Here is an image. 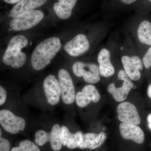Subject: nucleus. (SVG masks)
I'll list each match as a JSON object with an SVG mask.
<instances>
[{"label":"nucleus","instance_id":"nucleus-23","mask_svg":"<svg viewBox=\"0 0 151 151\" xmlns=\"http://www.w3.org/2000/svg\"><path fill=\"white\" fill-rule=\"evenodd\" d=\"M143 62L145 67L147 69L151 67V46L143 58Z\"/></svg>","mask_w":151,"mask_h":151},{"label":"nucleus","instance_id":"nucleus-28","mask_svg":"<svg viewBox=\"0 0 151 151\" xmlns=\"http://www.w3.org/2000/svg\"><path fill=\"white\" fill-rule=\"evenodd\" d=\"M148 95L149 97L151 98V84L149 85L148 88Z\"/></svg>","mask_w":151,"mask_h":151},{"label":"nucleus","instance_id":"nucleus-16","mask_svg":"<svg viewBox=\"0 0 151 151\" xmlns=\"http://www.w3.org/2000/svg\"><path fill=\"white\" fill-rule=\"evenodd\" d=\"M97 60L99 63V69L100 75L103 77L112 76L115 72V68L111 61V54L107 49L101 50L98 55Z\"/></svg>","mask_w":151,"mask_h":151},{"label":"nucleus","instance_id":"nucleus-22","mask_svg":"<svg viewBox=\"0 0 151 151\" xmlns=\"http://www.w3.org/2000/svg\"><path fill=\"white\" fill-rule=\"evenodd\" d=\"M11 145L9 141L2 137L1 130L0 129V151H10Z\"/></svg>","mask_w":151,"mask_h":151},{"label":"nucleus","instance_id":"nucleus-7","mask_svg":"<svg viewBox=\"0 0 151 151\" xmlns=\"http://www.w3.org/2000/svg\"><path fill=\"white\" fill-rule=\"evenodd\" d=\"M118 74L122 79V86H116L114 83H111L108 86V90L116 102H121L126 100L130 91L134 87V84L129 78L125 70H120Z\"/></svg>","mask_w":151,"mask_h":151},{"label":"nucleus","instance_id":"nucleus-12","mask_svg":"<svg viewBox=\"0 0 151 151\" xmlns=\"http://www.w3.org/2000/svg\"><path fill=\"white\" fill-rule=\"evenodd\" d=\"M122 62L125 71L129 78L134 81H137L141 77L140 70L144 68L143 63L139 56L132 57L125 55L122 57Z\"/></svg>","mask_w":151,"mask_h":151},{"label":"nucleus","instance_id":"nucleus-17","mask_svg":"<svg viewBox=\"0 0 151 151\" xmlns=\"http://www.w3.org/2000/svg\"><path fill=\"white\" fill-rule=\"evenodd\" d=\"M47 0H21L11 10L10 16L14 18L20 14L32 10L43 5Z\"/></svg>","mask_w":151,"mask_h":151},{"label":"nucleus","instance_id":"nucleus-5","mask_svg":"<svg viewBox=\"0 0 151 151\" xmlns=\"http://www.w3.org/2000/svg\"><path fill=\"white\" fill-rule=\"evenodd\" d=\"M72 69L75 75L83 77L87 83L94 84L100 81L99 67L94 63L77 62L73 64Z\"/></svg>","mask_w":151,"mask_h":151},{"label":"nucleus","instance_id":"nucleus-10","mask_svg":"<svg viewBox=\"0 0 151 151\" xmlns=\"http://www.w3.org/2000/svg\"><path fill=\"white\" fill-rule=\"evenodd\" d=\"M43 88L47 103L52 105L58 104L61 96V89L59 81L55 76H47L43 82Z\"/></svg>","mask_w":151,"mask_h":151},{"label":"nucleus","instance_id":"nucleus-8","mask_svg":"<svg viewBox=\"0 0 151 151\" xmlns=\"http://www.w3.org/2000/svg\"><path fill=\"white\" fill-rule=\"evenodd\" d=\"M118 119L122 123L139 125L141 119L137 108L134 104L125 102L119 104L117 108Z\"/></svg>","mask_w":151,"mask_h":151},{"label":"nucleus","instance_id":"nucleus-14","mask_svg":"<svg viewBox=\"0 0 151 151\" xmlns=\"http://www.w3.org/2000/svg\"><path fill=\"white\" fill-rule=\"evenodd\" d=\"M119 130L123 139L132 140L137 144H142L145 139L144 132L138 125L122 123Z\"/></svg>","mask_w":151,"mask_h":151},{"label":"nucleus","instance_id":"nucleus-15","mask_svg":"<svg viewBox=\"0 0 151 151\" xmlns=\"http://www.w3.org/2000/svg\"><path fill=\"white\" fill-rule=\"evenodd\" d=\"M107 139V135L102 132L99 134L88 133L83 134L82 140L79 148L81 149L94 150L99 147Z\"/></svg>","mask_w":151,"mask_h":151},{"label":"nucleus","instance_id":"nucleus-11","mask_svg":"<svg viewBox=\"0 0 151 151\" xmlns=\"http://www.w3.org/2000/svg\"><path fill=\"white\" fill-rule=\"evenodd\" d=\"M90 45L86 36L78 34L64 46V50L71 56L77 57L88 51Z\"/></svg>","mask_w":151,"mask_h":151},{"label":"nucleus","instance_id":"nucleus-1","mask_svg":"<svg viewBox=\"0 0 151 151\" xmlns=\"http://www.w3.org/2000/svg\"><path fill=\"white\" fill-rule=\"evenodd\" d=\"M61 47L60 40L52 37L38 45L33 52L31 58L32 67L35 70H42L50 64L51 60Z\"/></svg>","mask_w":151,"mask_h":151},{"label":"nucleus","instance_id":"nucleus-2","mask_svg":"<svg viewBox=\"0 0 151 151\" xmlns=\"http://www.w3.org/2000/svg\"><path fill=\"white\" fill-rule=\"evenodd\" d=\"M28 41L23 35L14 37L10 41L4 57L3 61L6 65L19 68L24 65L26 60V55L22 52V49L26 47Z\"/></svg>","mask_w":151,"mask_h":151},{"label":"nucleus","instance_id":"nucleus-13","mask_svg":"<svg viewBox=\"0 0 151 151\" xmlns=\"http://www.w3.org/2000/svg\"><path fill=\"white\" fill-rule=\"evenodd\" d=\"M100 98V94L96 87L89 84L84 86L81 92L76 94L75 101L78 107L85 108L92 102L98 103Z\"/></svg>","mask_w":151,"mask_h":151},{"label":"nucleus","instance_id":"nucleus-25","mask_svg":"<svg viewBox=\"0 0 151 151\" xmlns=\"http://www.w3.org/2000/svg\"><path fill=\"white\" fill-rule=\"evenodd\" d=\"M121 1L124 4H132L136 1L137 0H121Z\"/></svg>","mask_w":151,"mask_h":151},{"label":"nucleus","instance_id":"nucleus-21","mask_svg":"<svg viewBox=\"0 0 151 151\" xmlns=\"http://www.w3.org/2000/svg\"><path fill=\"white\" fill-rule=\"evenodd\" d=\"M10 151H40L39 148L34 143L29 140L22 141L18 147H14Z\"/></svg>","mask_w":151,"mask_h":151},{"label":"nucleus","instance_id":"nucleus-6","mask_svg":"<svg viewBox=\"0 0 151 151\" xmlns=\"http://www.w3.org/2000/svg\"><path fill=\"white\" fill-rule=\"evenodd\" d=\"M58 77L63 102L67 105L72 104L75 101L76 94L71 76L67 70L61 69L58 72Z\"/></svg>","mask_w":151,"mask_h":151},{"label":"nucleus","instance_id":"nucleus-19","mask_svg":"<svg viewBox=\"0 0 151 151\" xmlns=\"http://www.w3.org/2000/svg\"><path fill=\"white\" fill-rule=\"evenodd\" d=\"M77 1V0H58V2L55 3L53 7L55 14L62 19L69 18Z\"/></svg>","mask_w":151,"mask_h":151},{"label":"nucleus","instance_id":"nucleus-29","mask_svg":"<svg viewBox=\"0 0 151 151\" xmlns=\"http://www.w3.org/2000/svg\"><path fill=\"white\" fill-rule=\"evenodd\" d=\"M149 1H150V2H151V0H149Z\"/></svg>","mask_w":151,"mask_h":151},{"label":"nucleus","instance_id":"nucleus-18","mask_svg":"<svg viewBox=\"0 0 151 151\" xmlns=\"http://www.w3.org/2000/svg\"><path fill=\"white\" fill-rule=\"evenodd\" d=\"M62 135L63 145L66 146L68 148L73 149L79 147L81 142L83 134L81 132L72 134L68 129L64 126L60 127Z\"/></svg>","mask_w":151,"mask_h":151},{"label":"nucleus","instance_id":"nucleus-3","mask_svg":"<svg viewBox=\"0 0 151 151\" xmlns=\"http://www.w3.org/2000/svg\"><path fill=\"white\" fill-rule=\"evenodd\" d=\"M44 17V15L41 11H28L14 18L10 26L12 29L17 31L30 29L39 23Z\"/></svg>","mask_w":151,"mask_h":151},{"label":"nucleus","instance_id":"nucleus-20","mask_svg":"<svg viewBox=\"0 0 151 151\" xmlns=\"http://www.w3.org/2000/svg\"><path fill=\"white\" fill-rule=\"evenodd\" d=\"M137 35L142 43L151 45V23L147 20L142 22L138 28Z\"/></svg>","mask_w":151,"mask_h":151},{"label":"nucleus","instance_id":"nucleus-26","mask_svg":"<svg viewBox=\"0 0 151 151\" xmlns=\"http://www.w3.org/2000/svg\"><path fill=\"white\" fill-rule=\"evenodd\" d=\"M6 2L10 4H14L18 3L21 0H4Z\"/></svg>","mask_w":151,"mask_h":151},{"label":"nucleus","instance_id":"nucleus-27","mask_svg":"<svg viewBox=\"0 0 151 151\" xmlns=\"http://www.w3.org/2000/svg\"><path fill=\"white\" fill-rule=\"evenodd\" d=\"M147 120L149 123V128L151 129V113L148 116Z\"/></svg>","mask_w":151,"mask_h":151},{"label":"nucleus","instance_id":"nucleus-9","mask_svg":"<svg viewBox=\"0 0 151 151\" xmlns=\"http://www.w3.org/2000/svg\"><path fill=\"white\" fill-rule=\"evenodd\" d=\"M38 139L41 144L43 145L49 142L52 149L54 151H59L62 148V135L60 127L58 124L53 125L50 132H47L43 130H40Z\"/></svg>","mask_w":151,"mask_h":151},{"label":"nucleus","instance_id":"nucleus-4","mask_svg":"<svg viewBox=\"0 0 151 151\" xmlns=\"http://www.w3.org/2000/svg\"><path fill=\"white\" fill-rule=\"evenodd\" d=\"M0 124L6 132L15 134L24 130L26 122L23 118L16 116L9 110L3 109L0 111Z\"/></svg>","mask_w":151,"mask_h":151},{"label":"nucleus","instance_id":"nucleus-24","mask_svg":"<svg viewBox=\"0 0 151 151\" xmlns=\"http://www.w3.org/2000/svg\"><path fill=\"white\" fill-rule=\"evenodd\" d=\"M7 98V93L4 87L0 86V105H3L6 102Z\"/></svg>","mask_w":151,"mask_h":151}]
</instances>
